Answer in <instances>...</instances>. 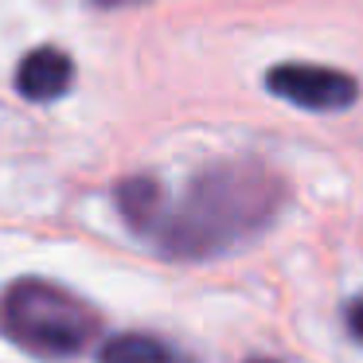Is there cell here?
I'll use <instances>...</instances> for the list:
<instances>
[{
  "label": "cell",
  "instance_id": "8992f818",
  "mask_svg": "<svg viewBox=\"0 0 363 363\" xmlns=\"http://www.w3.org/2000/svg\"><path fill=\"white\" fill-rule=\"evenodd\" d=\"M347 328H352L355 340H363V293L347 305Z\"/></svg>",
  "mask_w": 363,
  "mask_h": 363
},
{
  "label": "cell",
  "instance_id": "3957f363",
  "mask_svg": "<svg viewBox=\"0 0 363 363\" xmlns=\"http://www.w3.org/2000/svg\"><path fill=\"white\" fill-rule=\"evenodd\" d=\"M266 90L297 110L313 113H340L359 98V82L344 71L332 67H313V63H277L266 74Z\"/></svg>",
  "mask_w": 363,
  "mask_h": 363
},
{
  "label": "cell",
  "instance_id": "6da1fadb",
  "mask_svg": "<svg viewBox=\"0 0 363 363\" xmlns=\"http://www.w3.org/2000/svg\"><path fill=\"white\" fill-rule=\"evenodd\" d=\"M285 203V180L262 160H227L203 168L184 188L176 203H160L145 238L160 246L168 258H215L277 219Z\"/></svg>",
  "mask_w": 363,
  "mask_h": 363
},
{
  "label": "cell",
  "instance_id": "7a4b0ae2",
  "mask_svg": "<svg viewBox=\"0 0 363 363\" xmlns=\"http://www.w3.org/2000/svg\"><path fill=\"white\" fill-rule=\"evenodd\" d=\"M0 332L40 359H71L98 336V316L63 285L20 277L0 293Z\"/></svg>",
  "mask_w": 363,
  "mask_h": 363
},
{
  "label": "cell",
  "instance_id": "52a82bcc",
  "mask_svg": "<svg viewBox=\"0 0 363 363\" xmlns=\"http://www.w3.org/2000/svg\"><path fill=\"white\" fill-rule=\"evenodd\" d=\"M98 4H129V0H98Z\"/></svg>",
  "mask_w": 363,
  "mask_h": 363
},
{
  "label": "cell",
  "instance_id": "5b68a950",
  "mask_svg": "<svg viewBox=\"0 0 363 363\" xmlns=\"http://www.w3.org/2000/svg\"><path fill=\"white\" fill-rule=\"evenodd\" d=\"M98 363H188L172 344L145 332H121L98 347Z\"/></svg>",
  "mask_w": 363,
  "mask_h": 363
},
{
  "label": "cell",
  "instance_id": "277c9868",
  "mask_svg": "<svg viewBox=\"0 0 363 363\" xmlns=\"http://www.w3.org/2000/svg\"><path fill=\"white\" fill-rule=\"evenodd\" d=\"M71 82H74V63L59 48H35L32 55H24V63L16 71V90L28 102H55L71 90Z\"/></svg>",
  "mask_w": 363,
  "mask_h": 363
},
{
  "label": "cell",
  "instance_id": "ba28073f",
  "mask_svg": "<svg viewBox=\"0 0 363 363\" xmlns=\"http://www.w3.org/2000/svg\"><path fill=\"white\" fill-rule=\"evenodd\" d=\"M246 363H274V359H246Z\"/></svg>",
  "mask_w": 363,
  "mask_h": 363
}]
</instances>
